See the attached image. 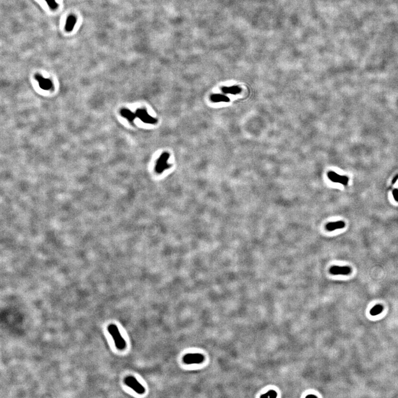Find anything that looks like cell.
I'll return each mask as SVG.
<instances>
[{"label": "cell", "instance_id": "cell-1", "mask_svg": "<svg viewBox=\"0 0 398 398\" xmlns=\"http://www.w3.org/2000/svg\"><path fill=\"white\" fill-rule=\"evenodd\" d=\"M108 331L112 337L117 349L120 350H123L126 348V342L121 335L118 327L115 325H110L108 327Z\"/></svg>", "mask_w": 398, "mask_h": 398}, {"label": "cell", "instance_id": "cell-2", "mask_svg": "<svg viewBox=\"0 0 398 398\" xmlns=\"http://www.w3.org/2000/svg\"><path fill=\"white\" fill-rule=\"evenodd\" d=\"M124 383L127 386L132 389L134 392L139 394H143L145 392V388L134 377L127 376L124 379Z\"/></svg>", "mask_w": 398, "mask_h": 398}, {"label": "cell", "instance_id": "cell-3", "mask_svg": "<svg viewBox=\"0 0 398 398\" xmlns=\"http://www.w3.org/2000/svg\"><path fill=\"white\" fill-rule=\"evenodd\" d=\"M169 157V154L167 152H164L162 154L161 157L158 159L155 167V170L157 173H162L170 167V164L168 163Z\"/></svg>", "mask_w": 398, "mask_h": 398}, {"label": "cell", "instance_id": "cell-4", "mask_svg": "<svg viewBox=\"0 0 398 398\" xmlns=\"http://www.w3.org/2000/svg\"><path fill=\"white\" fill-rule=\"evenodd\" d=\"M204 355L198 353H188L183 357V362L186 364H200L204 361Z\"/></svg>", "mask_w": 398, "mask_h": 398}, {"label": "cell", "instance_id": "cell-5", "mask_svg": "<svg viewBox=\"0 0 398 398\" xmlns=\"http://www.w3.org/2000/svg\"><path fill=\"white\" fill-rule=\"evenodd\" d=\"M136 116L145 124H155L157 123V119L153 117L148 114L145 109H138L136 112Z\"/></svg>", "mask_w": 398, "mask_h": 398}, {"label": "cell", "instance_id": "cell-6", "mask_svg": "<svg viewBox=\"0 0 398 398\" xmlns=\"http://www.w3.org/2000/svg\"><path fill=\"white\" fill-rule=\"evenodd\" d=\"M327 176L328 179L333 182L339 183L345 186L347 185L349 182V178L347 176L339 175L334 172H329L327 174Z\"/></svg>", "mask_w": 398, "mask_h": 398}, {"label": "cell", "instance_id": "cell-7", "mask_svg": "<svg viewBox=\"0 0 398 398\" xmlns=\"http://www.w3.org/2000/svg\"><path fill=\"white\" fill-rule=\"evenodd\" d=\"M352 272V269L349 267H339L335 265L330 269V273L333 275H349Z\"/></svg>", "mask_w": 398, "mask_h": 398}, {"label": "cell", "instance_id": "cell-8", "mask_svg": "<svg viewBox=\"0 0 398 398\" xmlns=\"http://www.w3.org/2000/svg\"><path fill=\"white\" fill-rule=\"evenodd\" d=\"M36 80L38 82L39 87L41 89L45 90H49L52 87V83L49 79H46L42 77L40 75L37 74L35 76Z\"/></svg>", "mask_w": 398, "mask_h": 398}, {"label": "cell", "instance_id": "cell-9", "mask_svg": "<svg viewBox=\"0 0 398 398\" xmlns=\"http://www.w3.org/2000/svg\"><path fill=\"white\" fill-rule=\"evenodd\" d=\"M77 19L75 15H69L66 19V23H65V29L66 31H67L68 32H70L73 31L75 25L77 23Z\"/></svg>", "mask_w": 398, "mask_h": 398}, {"label": "cell", "instance_id": "cell-10", "mask_svg": "<svg viewBox=\"0 0 398 398\" xmlns=\"http://www.w3.org/2000/svg\"><path fill=\"white\" fill-rule=\"evenodd\" d=\"M345 223L343 221L330 222L326 225V229L328 231H333L337 229H343L345 227Z\"/></svg>", "mask_w": 398, "mask_h": 398}, {"label": "cell", "instance_id": "cell-11", "mask_svg": "<svg viewBox=\"0 0 398 398\" xmlns=\"http://www.w3.org/2000/svg\"><path fill=\"white\" fill-rule=\"evenodd\" d=\"M120 112L121 114L122 117L126 118L130 122H133L137 117L136 114L133 113L132 112L131 110L126 109V108L122 109Z\"/></svg>", "mask_w": 398, "mask_h": 398}, {"label": "cell", "instance_id": "cell-12", "mask_svg": "<svg viewBox=\"0 0 398 398\" xmlns=\"http://www.w3.org/2000/svg\"><path fill=\"white\" fill-rule=\"evenodd\" d=\"M210 99L213 102H228L230 101V99L227 96L221 94H213L211 96Z\"/></svg>", "mask_w": 398, "mask_h": 398}, {"label": "cell", "instance_id": "cell-13", "mask_svg": "<svg viewBox=\"0 0 398 398\" xmlns=\"http://www.w3.org/2000/svg\"><path fill=\"white\" fill-rule=\"evenodd\" d=\"M222 92L225 94L236 95L241 91V89L238 87H223Z\"/></svg>", "mask_w": 398, "mask_h": 398}, {"label": "cell", "instance_id": "cell-14", "mask_svg": "<svg viewBox=\"0 0 398 398\" xmlns=\"http://www.w3.org/2000/svg\"><path fill=\"white\" fill-rule=\"evenodd\" d=\"M383 310V306L380 304H378L374 306L372 309L370 310V314L372 316H376L382 313Z\"/></svg>", "mask_w": 398, "mask_h": 398}, {"label": "cell", "instance_id": "cell-15", "mask_svg": "<svg viewBox=\"0 0 398 398\" xmlns=\"http://www.w3.org/2000/svg\"><path fill=\"white\" fill-rule=\"evenodd\" d=\"M277 396V393L274 390H270L264 395H261V398H275Z\"/></svg>", "mask_w": 398, "mask_h": 398}, {"label": "cell", "instance_id": "cell-16", "mask_svg": "<svg viewBox=\"0 0 398 398\" xmlns=\"http://www.w3.org/2000/svg\"><path fill=\"white\" fill-rule=\"evenodd\" d=\"M48 4V6L53 10H55L58 7V4L56 3L55 0H45Z\"/></svg>", "mask_w": 398, "mask_h": 398}, {"label": "cell", "instance_id": "cell-17", "mask_svg": "<svg viewBox=\"0 0 398 398\" xmlns=\"http://www.w3.org/2000/svg\"><path fill=\"white\" fill-rule=\"evenodd\" d=\"M393 195L395 200L398 202V189H395L393 190Z\"/></svg>", "mask_w": 398, "mask_h": 398}, {"label": "cell", "instance_id": "cell-18", "mask_svg": "<svg viewBox=\"0 0 398 398\" xmlns=\"http://www.w3.org/2000/svg\"><path fill=\"white\" fill-rule=\"evenodd\" d=\"M311 397H314V398H317V396H315V395H309L306 396V398H311Z\"/></svg>", "mask_w": 398, "mask_h": 398}]
</instances>
